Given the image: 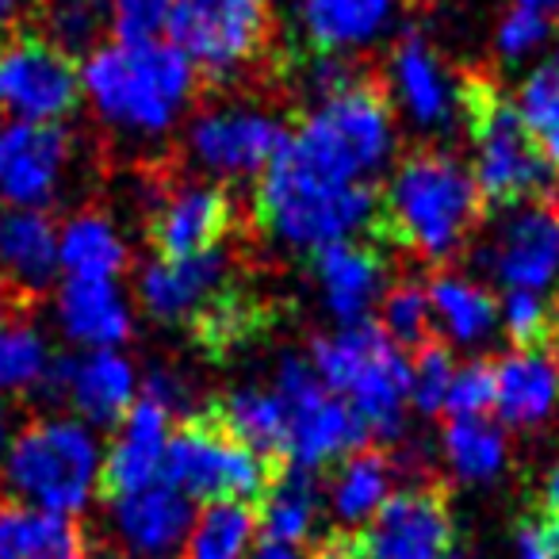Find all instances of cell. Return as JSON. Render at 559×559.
Wrapping results in <instances>:
<instances>
[{
  "mask_svg": "<svg viewBox=\"0 0 559 559\" xmlns=\"http://www.w3.org/2000/svg\"><path fill=\"white\" fill-rule=\"evenodd\" d=\"M487 215L490 207L483 203L472 169H464L452 154L418 146L399 157L388 188L376 192L368 241H376L388 257L449 264L464 253Z\"/></svg>",
  "mask_w": 559,
  "mask_h": 559,
  "instance_id": "1",
  "label": "cell"
},
{
  "mask_svg": "<svg viewBox=\"0 0 559 559\" xmlns=\"http://www.w3.org/2000/svg\"><path fill=\"white\" fill-rule=\"evenodd\" d=\"M165 32L192 62L200 96L234 88L280 96L296 73L269 0H177Z\"/></svg>",
  "mask_w": 559,
  "mask_h": 559,
  "instance_id": "2",
  "label": "cell"
},
{
  "mask_svg": "<svg viewBox=\"0 0 559 559\" xmlns=\"http://www.w3.org/2000/svg\"><path fill=\"white\" fill-rule=\"evenodd\" d=\"M372 185H337L326 180L284 142L280 154L257 177L253 223L284 246L319 249L330 241H349L357 234L368 238L376 215Z\"/></svg>",
  "mask_w": 559,
  "mask_h": 559,
  "instance_id": "3",
  "label": "cell"
},
{
  "mask_svg": "<svg viewBox=\"0 0 559 559\" xmlns=\"http://www.w3.org/2000/svg\"><path fill=\"white\" fill-rule=\"evenodd\" d=\"M456 108L475 146V185L487 207L556 200V169L544 162L518 104L490 73L464 70L456 78Z\"/></svg>",
  "mask_w": 559,
  "mask_h": 559,
  "instance_id": "4",
  "label": "cell"
},
{
  "mask_svg": "<svg viewBox=\"0 0 559 559\" xmlns=\"http://www.w3.org/2000/svg\"><path fill=\"white\" fill-rule=\"evenodd\" d=\"M81 70V85L88 88L96 111L119 131L165 134L192 96H200L192 62L173 43H111L85 58Z\"/></svg>",
  "mask_w": 559,
  "mask_h": 559,
  "instance_id": "5",
  "label": "cell"
},
{
  "mask_svg": "<svg viewBox=\"0 0 559 559\" xmlns=\"http://www.w3.org/2000/svg\"><path fill=\"white\" fill-rule=\"evenodd\" d=\"M288 146L319 177L337 185H368V177H376L395 150L388 78L376 70L353 88L322 100L299 119L296 134H288Z\"/></svg>",
  "mask_w": 559,
  "mask_h": 559,
  "instance_id": "6",
  "label": "cell"
},
{
  "mask_svg": "<svg viewBox=\"0 0 559 559\" xmlns=\"http://www.w3.org/2000/svg\"><path fill=\"white\" fill-rule=\"evenodd\" d=\"M311 368L326 391L349 399L368 437L395 441L403 433V406L411 399V365L380 322L365 319L334 337H314Z\"/></svg>",
  "mask_w": 559,
  "mask_h": 559,
  "instance_id": "7",
  "label": "cell"
},
{
  "mask_svg": "<svg viewBox=\"0 0 559 559\" xmlns=\"http://www.w3.org/2000/svg\"><path fill=\"white\" fill-rule=\"evenodd\" d=\"M96 441L81 421L35 418L9 449L4 487L35 510L78 513L96 487Z\"/></svg>",
  "mask_w": 559,
  "mask_h": 559,
  "instance_id": "8",
  "label": "cell"
},
{
  "mask_svg": "<svg viewBox=\"0 0 559 559\" xmlns=\"http://www.w3.org/2000/svg\"><path fill=\"white\" fill-rule=\"evenodd\" d=\"M241 230V207L230 188L188 177L177 162H154L146 185V241L162 261L200 257Z\"/></svg>",
  "mask_w": 559,
  "mask_h": 559,
  "instance_id": "9",
  "label": "cell"
},
{
  "mask_svg": "<svg viewBox=\"0 0 559 559\" xmlns=\"http://www.w3.org/2000/svg\"><path fill=\"white\" fill-rule=\"evenodd\" d=\"M276 464H264L257 452L238 444L207 411H192L169 433L162 456V483L177 487L185 498L200 502H246L257 510L269 475Z\"/></svg>",
  "mask_w": 559,
  "mask_h": 559,
  "instance_id": "10",
  "label": "cell"
},
{
  "mask_svg": "<svg viewBox=\"0 0 559 559\" xmlns=\"http://www.w3.org/2000/svg\"><path fill=\"white\" fill-rule=\"evenodd\" d=\"M272 100L276 93H257V88L200 96V111L188 131V154L218 177H261L264 165L288 142L284 119L264 108Z\"/></svg>",
  "mask_w": 559,
  "mask_h": 559,
  "instance_id": "11",
  "label": "cell"
},
{
  "mask_svg": "<svg viewBox=\"0 0 559 559\" xmlns=\"http://www.w3.org/2000/svg\"><path fill=\"white\" fill-rule=\"evenodd\" d=\"M81 100V62L58 50L24 16L0 32V111L20 123H58Z\"/></svg>",
  "mask_w": 559,
  "mask_h": 559,
  "instance_id": "12",
  "label": "cell"
},
{
  "mask_svg": "<svg viewBox=\"0 0 559 559\" xmlns=\"http://www.w3.org/2000/svg\"><path fill=\"white\" fill-rule=\"evenodd\" d=\"M276 395L284 399L288 414V460L322 472L326 464H337L349 452L365 449L368 429L357 418L349 403L314 376V368L304 357L288 353L280 360Z\"/></svg>",
  "mask_w": 559,
  "mask_h": 559,
  "instance_id": "13",
  "label": "cell"
},
{
  "mask_svg": "<svg viewBox=\"0 0 559 559\" xmlns=\"http://www.w3.org/2000/svg\"><path fill=\"white\" fill-rule=\"evenodd\" d=\"M357 533L368 559H449L456 544L449 487L418 483L411 490H399Z\"/></svg>",
  "mask_w": 559,
  "mask_h": 559,
  "instance_id": "14",
  "label": "cell"
},
{
  "mask_svg": "<svg viewBox=\"0 0 559 559\" xmlns=\"http://www.w3.org/2000/svg\"><path fill=\"white\" fill-rule=\"evenodd\" d=\"M280 299L264 296L246 272V261L230 272V276L211 292L200 304V311L185 322L192 342L207 353L211 360H230L234 353L249 349V345L264 342L276 330Z\"/></svg>",
  "mask_w": 559,
  "mask_h": 559,
  "instance_id": "15",
  "label": "cell"
},
{
  "mask_svg": "<svg viewBox=\"0 0 559 559\" xmlns=\"http://www.w3.org/2000/svg\"><path fill=\"white\" fill-rule=\"evenodd\" d=\"M70 150V131L58 123L0 127V195L20 211L47 207L58 192Z\"/></svg>",
  "mask_w": 559,
  "mask_h": 559,
  "instance_id": "16",
  "label": "cell"
},
{
  "mask_svg": "<svg viewBox=\"0 0 559 559\" xmlns=\"http://www.w3.org/2000/svg\"><path fill=\"white\" fill-rule=\"evenodd\" d=\"M111 525L119 536V559H185L195 510L177 487L150 483L111 502Z\"/></svg>",
  "mask_w": 559,
  "mask_h": 559,
  "instance_id": "17",
  "label": "cell"
},
{
  "mask_svg": "<svg viewBox=\"0 0 559 559\" xmlns=\"http://www.w3.org/2000/svg\"><path fill=\"white\" fill-rule=\"evenodd\" d=\"M241 249H246V230L226 241V246L207 249L200 257H188V261L150 264L139 280V299L146 307V314L157 322H188L200 311L203 299L246 261Z\"/></svg>",
  "mask_w": 559,
  "mask_h": 559,
  "instance_id": "18",
  "label": "cell"
},
{
  "mask_svg": "<svg viewBox=\"0 0 559 559\" xmlns=\"http://www.w3.org/2000/svg\"><path fill=\"white\" fill-rule=\"evenodd\" d=\"M311 272L319 280L326 307L337 314V322L357 326L372 304L383 296L388 284V253L376 241H330V246L311 249Z\"/></svg>",
  "mask_w": 559,
  "mask_h": 559,
  "instance_id": "19",
  "label": "cell"
},
{
  "mask_svg": "<svg viewBox=\"0 0 559 559\" xmlns=\"http://www.w3.org/2000/svg\"><path fill=\"white\" fill-rule=\"evenodd\" d=\"M490 269L510 292H540L559 272V195L525 207L495 241Z\"/></svg>",
  "mask_w": 559,
  "mask_h": 559,
  "instance_id": "20",
  "label": "cell"
},
{
  "mask_svg": "<svg viewBox=\"0 0 559 559\" xmlns=\"http://www.w3.org/2000/svg\"><path fill=\"white\" fill-rule=\"evenodd\" d=\"M169 421L173 414L157 399L142 395L139 403H131L123 429H119V441L111 444L108 460L100 464V483L96 487H100L104 502H119V498L154 483V475L162 472L165 444H169L173 433Z\"/></svg>",
  "mask_w": 559,
  "mask_h": 559,
  "instance_id": "21",
  "label": "cell"
},
{
  "mask_svg": "<svg viewBox=\"0 0 559 559\" xmlns=\"http://www.w3.org/2000/svg\"><path fill=\"white\" fill-rule=\"evenodd\" d=\"M58 230L43 211H0V280L24 307H39L58 276Z\"/></svg>",
  "mask_w": 559,
  "mask_h": 559,
  "instance_id": "22",
  "label": "cell"
},
{
  "mask_svg": "<svg viewBox=\"0 0 559 559\" xmlns=\"http://www.w3.org/2000/svg\"><path fill=\"white\" fill-rule=\"evenodd\" d=\"M414 0H299L307 50L311 55H349L365 47Z\"/></svg>",
  "mask_w": 559,
  "mask_h": 559,
  "instance_id": "23",
  "label": "cell"
},
{
  "mask_svg": "<svg viewBox=\"0 0 559 559\" xmlns=\"http://www.w3.org/2000/svg\"><path fill=\"white\" fill-rule=\"evenodd\" d=\"M88 536L73 513H50L0 490V559H81Z\"/></svg>",
  "mask_w": 559,
  "mask_h": 559,
  "instance_id": "24",
  "label": "cell"
},
{
  "mask_svg": "<svg viewBox=\"0 0 559 559\" xmlns=\"http://www.w3.org/2000/svg\"><path fill=\"white\" fill-rule=\"evenodd\" d=\"M203 411L226 429L238 444L264 460V464H280L288 460V414H284V399L276 388H241L215 395Z\"/></svg>",
  "mask_w": 559,
  "mask_h": 559,
  "instance_id": "25",
  "label": "cell"
},
{
  "mask_svg": "<svg viewBox=\"0 0 559 559\" xmlns=\"http://www.w3.org/2000/svg\"><path fill=\"white\" fill-rule=\"evenodd\" d=\"M391 78H395V88L403 96V108L421 127L449 123V111L456 104V81L444 73L441 58L414 27L399 35L395 50H391Z\"/></svg>",
  "mask_w": 559,
  "mask_h": 559,
  "instance_id": "26",
  "label": "cell"
},
{
  "mask_svg": "<svg viewBox=\"0 0 559 559\" xmlns=\"http://www.w3.org/2000/svg\"><path fill=\"white\" fill-rule=\"evenodd\" d=\"M322 510V479L314 467H304L296 460H280L269 475L261 502H257V521L269 540L304 544L311 536L314 521Z\"/></svg>",
  "mask_w": 559,
  "mask_h": 559,
  "instance_id": "27",
  "label": "cell"
},
{
  "mask_svg": "<svg viewBox=\"0 0 559 559\" xmlns=\"http://www.w3.org/2000/svg\"><path fill=\"white\" fill-rule=\"evenodd\" d=\"M495 406L510 426H540L559 395V349L510 353L495 365Z\"/></svg>",
  "mask_w": 559,
  "mask_h": 559,
  "instance_id": "28",
  "label": "cell"
},
{
  "mask_svg": "<svg viewBox=\"0 0 559 559\" xmlns=\"http://www.w3.org/2000/svg\"><path fill=\"white\" fill-rule=\"evenodd\" d=\"M66 403L85 414L96 426H116L134 403V368L111 349H96L88 357H73Z\"/></svg>",
  "mask_w": 559,
  "mask_h": 559,
  "instance_id": "29",
  "label": "cell"
},
{
  "mask_svg": "<svg viewBox=\"0 0 559 559\" xmlns=\"http://www.w3.org/2000/svg\"><path fill=\"white\" fill-rule=\"evenodd\" d=\"M391 479H395V456L376 444H365L337 460L334 475H330V498H334V513L345 521V528H360L376 518V510L388 502Z\"/></svg>",
  "mask_w": 559,
  "mask_h": 559,
  "instance_id": "30",
  "label": "cell"
},
{
  "mask_svg": "<svg viewBox=\"0 0 559 559\" xmlns=\"http://www.w3.org/2000/svg\"><path fill=\"white\" fill-rule=\"evenodd\" d=\"M58 307H62V326L73 342L108 349V345H123L131 337L127 304L104 280H66Z\"/></svg>",
  "mask_w": 559,
  "mask_h": 559,
  "instance_id": "31",
  "label": "cell"
},
{
  "mask_svg": "<svg viewBox=\"0 0 559 559\" xmlns=\"http://www.w3.org/2000/svg\"><path fill=\"white\" fill-rule=\"evenodd\" d=\"M58 257H62V269L70 272V280H104V284H111L131 264L116 226L108 223L104 211L93 207L78 211L66 223L62 241H58Z\"/></svg>",
  "mask_w": 559,
  "mask_h": 559,
  "instance_id": "32",
  "label": "cell"
},
{
  "mask_svg": "<svg viewBox=\"0 0 559 559\" xmlns=\"http://www.w3.org/2000/svg\"><path fill=\"white\" fill-rule=\"evenodd\" d=\"M24 20L73 62H85L111 32V0H35L32 16Z\"/></svg>",
  "mask_w": 559,
  "mask_h": 559,
  "instance_id": "33",
  "label": "cell"
},
{
  "mask_svg": "<svg viewBox=\"0 0 559 559\" xmlns=\"http://www.w3.org/2000/svg\"><path fill=\"white\" fill-rule=\"evenodd\" d=\"M426 296H429V307L437 311V319L444 322V330L464 345L483 342L498 319L495 296L483 292L479 284H472V280L452 276V272H437V276L429 280Z\"/></svg>",
  "mask_w": 559,
  "mask_h": 559,
  "instance_id": "34",
  "label": "cell"
},
{
  "mask_svg": "<svg viewBox=\"0 0 559 559\" xmlns=\"http://www.w3.org/2000/svg\"><path fill=\"white\" fill-rule=\"evenodd\" d=\"M444 456L464 483H487L506 464V433L487 418L449 421L444 429Z\"/></svg>",
  "mask_w": 559,
  "mask_h": 559,
  "instance_id": "35",
  "label": "cell"
},
{
  "mask_svg": "<svg viewBox=\"0 0 559 559\" xmlns=\"http://www.w3.org/2000/svg\"><path fill=\"white\" fill-rule=\"evenodd\" d=\"M257 528V510L246 502H207L188 536L185 559H241Z\"/></svg>",
  "mask_w": 559,
  "mask_h": 559,
  "instance_id": "36",
  "label": "cell"
},
{
  "mask_svg": "<svg viewBox=\"0 0 559 559\" xmlns=\"http://www.w3.org/2000/svg\"><path fill=\"white\" fill-rule=\"evenodd\" d=\"M518 111L544 162L559 173V62H544L540 70H533V78L521 85Z\"/></svg>",
  "mask_w": 559,
  "mask_h": 559,
  "instance_id": "37",
  "label": "cell"
},
{
  "mask_svg": "<svg viewBox=\"0 0 559 559\" xmlns=\"http://www.w3.org/2000/svg\"><path fill=\"white\" fill-rule=\"evenodd\" d=\"M502 319L513 353L559 349V307L544 299L540 292H510Z\"/></svg>",
  "mask_w": 559,
  "mask_h": 559,
  "instance_id": "38",
  "label": "cell"
},
{
  "mask_svg": "<svg viewBox=\"0 0 559 559\" xmlns=\"http://www.w3.org/2000/svg\"><path fill=\"white\" fill-rule=\"evenodd\" d=\"M47 365V345L32 319H16L0 330V391H32Z\"/></svg>",
  "mask_w": 559,
  "mask_h": 559,
  "instance_id": "39",
  "label": "cell"
},
{
  "mask_svg": "<svg viewBox=\"0 0 559 559\" xmlns=\"http://www.w3.org/2000/svg\"><path fill=\"white\" fill-rule=\"evenodd\" d=\"M383 330L403 349H421L429 337H437L433 314H429V296L418 280H399L395 288L383 296Z\"/></svg>",
  "mask_w": 559,
  "mask_h": 559,
  "instance_id": "40",
  "label": "cell"
},
{
  "mask_svg": "<svg viewBox=\"0 0 559 559\" xmlns=\"http://www.w3.org/2000/svg\"><path fill=\"white\" fill-rule=\"evenodd\" d=\"M456 376L452 365V349L441 334L429 337L421 349H414V365H411V399L421 414H437L444 406L449 395V383Z\"/></svg>",
  "mask_w": 559,
  "mask_h": 559,
  "instance_id": "41",
  "label": "cell"
},
{
  "mask_svg": "<svg viewBox=\"0 0 559 559\" xmlns=\"http://www.w3.org/2000/svg\"><path fill=\"white\" fill-rule=\"evenodd\" d=\"M495 395H498L495 365H490V360H472V365L456 368L441 411L449 414L452 421L483 418L487 411H495Z\"/></svg>",
  "mask_w": 559,
  "mask_h": 559,
  "instance_id": "42",
  "label": "cell"
},
{
  "mask_svg": "<svg viewBox=\"0 0 559 559\" xmlns=\"http://www.w3.org/2000/svg\"><path fill=\"white\" fill-rule=\"evenodd\" d=\"M177 0H111V32L127 47L154 43V35L165 27Z\"/></svg>",
  "mask_w": 559,
  "mask_h": 559,
  "instance_id": "43",
  "label": "cell"
},
{
  "mask_svg": "<svg viewBox=\"0 0 559 559\" xmlns=\"http://www.w3.org/2000/svg\"><path fill=\"white\" fill-rule=\"evenodd\" d=\"M551 32H556V16H548L540 9H528V4H518L498 24V50H502V58H521L533 47H540Z\"/></svg>",
  "mask_w": 559,
  "mask_h": 559,
  "instance_id": "44",
  "label": "cell"
},
{
  "mask_svg": "<svg viewBox=\"0 0 559 559\" xmlns=\"http://www.w3.org/2000/svg\"><path fill=\"white\" fill-rule=\"evenodd\" d=\"M533 525H536V536H540L544 559H559V513H540Z\"/></svg>",
  "mask_w": 559,
  "mask_h": 559,
  "instance_id": "45",
  "label": "cell"
},
{
  "mask_svg": "<svg viewBox=\"0 0 559 559\" xmlns=\"http://www.w3.org/2000/svg\"><path fill=\"white\" fill-rule=\"evenodd\" d=\"M16 319H32V307H24L16 299V292L0 280V330L9 326V322H16Z\"/></svg>",
  "mask_w": 559,
  "mask_h": 559,
  "instance_id": "46",
  "label": "cell"
},
{
  "mask_svg": "<svg viewBox=\"0 0 559 559\" xmlns=\"http://www.w3.org/2000/svg\"><path fill=\"white\" fill-rule=\"evenodd\" d=\"M518 556L521 559H544L540 536H536L533 521H521V525H518Z\"/></svg>",
  "mask_w": 559,
  "mask_h": 559,
  "instance_id": "47",
  "label": "cell"
},
{
  "mask_svg": "<svg viewBox=\"0 0 559 559\" xmlns=\"http://www.w3.org/2000/svg\"><path fill=\"white\" fill-rule=\"evenodd\" d=\"M249 559H304V556L296 551V544H280V540H269V536H264V540L249 551Z\"/></svg>",
  "mask_w": 559,
  "mask_h": 559,
  "instance_id": "48",
  "label": "cell"
},
{
  "mask_svg": "<svg viewBox=\"0 0 559 559\" xmlns=\"http://www.w3.org/2000/svg\"><path fill=\"white\" fill-rule=\"evenodd\" d=\"M544 513H559V467L551 472L548 487H544Z\"/></svg>",
  "mask_w": 559,
  "mask_h": 559,
  "instance_id": "49",
  "label": "cell"
},
{
  "mask_svg": "<svg viewBox=\"0 0 559 559\" xmlns=\"http://www.w3.org/2000/svg\"><path fill=\"white\" fill-rule=\"evenodd\" d=\"M81 559H119V551L108 548V544H100V540H88V551Z\"/></svg>",
  "mask_w": 559,
  "mask_h": 559,
  "instance_id": "50",
  "label": "cell"
},
{
  "mask_svg": "<svg viewBox=\"0 0 559 559\" xmlns=\"http://www.w3.org/2000/svg\"><path fill=\"white\" fill-rule=\"evenodd\" d=\"M16 20H20L16 0H0V32H4V27H12Z\"/></svg>",
  "mask_w": 559,
  "mask_h": 559,
  "instance_id": "51",
  "label": "cell"
},
{
  "mask_svg": "<svg viewBox=\"0 0 559 559\" xmlns=\"http://www.w3.org/2000/svg\"><path fill=\"white\" fill-rule=\"evenodd\" d=\"M4 449H9V403L0 399V456H4Z\"/></svg>",
  "mask_w": 559,
  "mask_h": 559,
  "instance_id": "52",
  "label": "cell"
},
{
  "mask_svg": "<svg viewBox=\"0 0 559 559\" xmlns=\"http://www.w3.org/2000/svg\"><path fill=\"white\" fill-rule=\"evenodd\" d=\"M521 4H528V9H540V12L559 9V0H521Z\"/></svg>",
  "mask_w": 559,
  "mask_h": 559,
  "instance_id": "53",
  "label": "cell"
},
{
  "mask_svg": "<svg viewBox=\"0 0 559 559\" xmlns=\"http://www.w3.org/2000/svg\"><path fill=\"white\" fill-rule=\"evenodd\" d=\"M449 559H460V556H449Z\"/></svg>",
  "mask_w": 559,
  "mask_h": 559,
  "instance_id": "54",
  "label": "cell"
}]
</instances>
